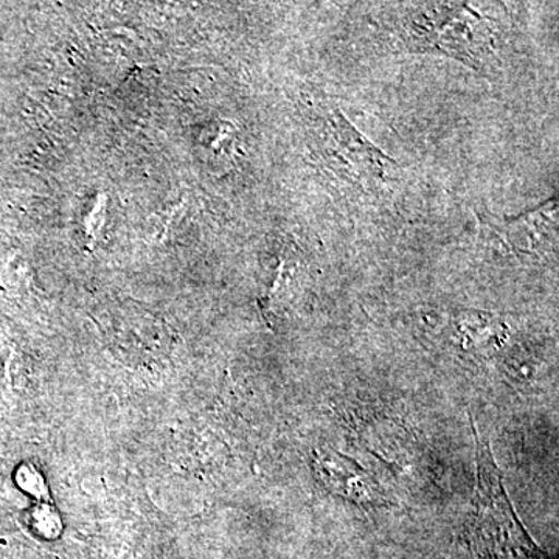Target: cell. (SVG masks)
I'll return each instance as SVG.
<instances>
[{
    "label": "cell",
    "instance_id": "1",
    "mask_svg": "<svg viewBox=\"0 0 559 559\" xmlns=\"http://www.w3.org/2000/svg\"><path fill=\"white\" fill-rule=\"evenodd\" d=\"M404 31L415 51H440L473 69L479 70L489 53L485 22L466 3H418Z\"/></svg>",
    "mask_w": 559,
    "mask_h": 559
},
{
    "label": "cell",
    "instance_id": "2",
    "mask_svg": "<svg viewBox=\"0 0 559 559\" xmlns=\"http://www.w3.org/2000/svg\"><path fill=\"white\" fill-rule=\"evenodd\" d=\"M325 128L333 142L334 153L340 154L341 159L348 164L356 165L358 170L381 178L390 165H395L392 157L374 146L355 124L349 123L342 110L334 109L326 117Z\"/></svg>",
    "mask_w": 559,
    "mask_h": 559
},
{
    "label": "cell",
    "instance_id": "3",
    "mask_svg": "<svg viewBox=\"0 0 559 559\" xmlns=\"http://www.w3.org/2000/svg\"><path fill=\"white\" fill-rule=\"evenodd\" d=\"M557 198H554L539 207L507 219V241L511 248L527 255L544 249V245L557 241Z\"/></svg>",
    "mask_w": 559,
    "mask_h": 559
},
{
    "label": "cell",
    "instance_id": "4",
    "mask_svg": "<svg viewBox=\"0 0 559 559\" xmlns=\"http://www.w3.org/2000/svg\"><path fill=\"white\" fill-rule=\"evenodd\" d=\"M316 468H319L322 481L333 491H340L341 495L360 502L377 499L378 487L369 480V474L360 471L355 463L341 457V454L316 457Z\"/></svg>",
    "mask_w": 559,
    "mask_h": 559
}]
</instances>
